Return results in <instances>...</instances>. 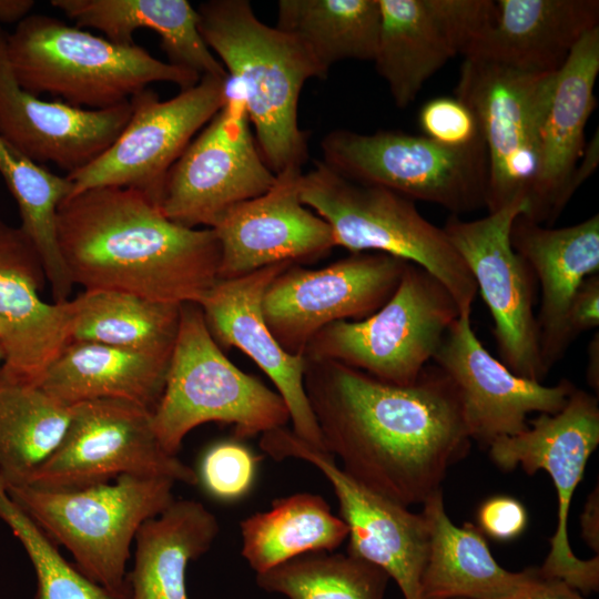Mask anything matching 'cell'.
<instances>
[{
    "mask_svg": "<svg viewBox=\"0 0 599 599\" xmlns=\"http://www.w3.org/2000/svg\"><path fill=\"white\" fill-rule=\"evenodd\" d=\"M305 359V393L324 448L369 490L405 507L423 504L468 455L458 392L437 365L399 386L337 362Z\"/></svg>",
    "mask_w": 599,
    "mask_h": 599,
    "instance_id": "6da1fadb",
    "label": "cell"
},
{
    "mask_svg": "<svg viewBox=\"0 0 599 599\" xmlns=\"http://www.w3.org/2000/svg\"><path fill=\"white\" fill-rule=\"evenodd\" d=\"M57 238L73 285L171 304H200L219 281L221 247L213 229L167 219L145 193L89 189L64 199Z\"/></svg>",
    "mask_w": 599,
    "mask_h": 599,
    "instance_id": "7a4b0ae2",
    "label": "cell"
},
{
    "mask_svg": "<svg viewBox=\"0 0 599 599\" xmlns=\"http://www.w3.org/2000/svg\"><path fill=\"white\" fill-rule=\"evenodd\" d=\"M196 11L202 38L243 99L267 166L274 174L303 166L301 91L307 80L327 74L300 40L262 22L246 0H209Z\"/></svg>",
    "mask_w": 599,
    "mask_h": 599,
    "instance_id": "3957f363",
    "label": "cell"
},
{
    "mask_svg": "<svg viewBox=\"0 0 599 599\" xmlns=\"http://www.w3.org/2000/svg\"><path fill=\"white\" fill-rule=\"evenodd\" d=\"M7 54L23 90L87 110L126 103L154 82L185 90L201 79L141 45L114 43L42 13H30L8 33Z\"/></svg>",
    "mask_w": 599,
    "mask_h": 599,
    "instance_id": "277c9868",
    "label": "cell"
},
{
    "mask_svg": "<svg viewBox=\"0 0 599 599\" xmlns=\"http://www.w3.org/2000/svg\"><path fill=\"white\" fill-rule=\"evenodd\" d=\"M300 197L329 225L336 246L386 253L420 266L446 287L459 316H471L477 286L470 271L443 227L427 221L413 200L353 182L323 161L302 174Z\"/></svg>",
    "mask_w": 599,
    "mask_h": 599,
    "instance_id": "5b68a950",
    "label": "cell"
},
{
    "mask_svg": "<svg viewBox=\"0 0 599 599\" xmlns=\"http://www.w3.org/2000/svg\"><path fill=\"white\" fill-rule=\"evenodd\" d=\"M234 426L238 438L285 427L290 414L277 392L237 368L212 337L201 307L181 305L179 332L163 394L152 413L153 430L173 456L195 427Z\"/></svg>",
    "mask_w": 599,
    "mask_h": 599,
    "instance_id": "8992f818",
    "label": "cell"
},
{
    "mask_svg": "<svg viewBox=\"0 0 599 599\" xmlns=\"http://www.w3.org/2000/svg\"><path fill=\"white\" fill-rule=\"evenodd\" d=\"M174 481L121 476L79 489L4 486L10 498L57 544L67 548L88 578L110 589L126 586L131 547L141 525L175 498Z\"/></svg>",
    "mask_w": 599,
    "mask_h": 599,
    "instance_id": "52a82bcc",
    "label": "cell"
},
{
    "mask_svg": "<svg viewBox=\"0 0 599 599\" xmlns=\"http://www.w3.org/2000/svg\"><path fill=\"white\" fill-rule=\"evenodd\" d=\"M458 316L446 287L429 272L408 262L396 291L378 311L362 321L325 326L309 341L303 355L407 386L434 358Z\"/></svg>",
    "mask_w": 599,
    "mask_h": 599,
    "instance_id": "ba28073f",
    "label": "cell"
},
{
    "mask_svg": "<svg viewBox=\"0 0 599 599\" xmlns=\"http://www.w3.org/2000/svg\"><path fill=\"white\" fill-rule=\"evenodd\" d=\"M323 162L344 177L388 189L456 214L485 206L488 159L484 140L460 149L399 131L334 130L322 141Z\"/></svg>",
    "mask_w": 599,
    "mask_h": 599,
    "instance_id": "9c48e42d",
    "label": "cell"
},
{
    "mask_svg": "<svg viewBox=\"0 0 599 599\" xmlns=\"http://www.w3.org/2000/svg\"><path fill=\"white\" fill-rule=\"evenodd\" d=\"M126 475L199 484L192 467L163 449L150 410L125 400L95 399L71 406L59 445L26 484L70 490Z\"/></svg>",
    "mask_w": 599,
    "mask_h": 599,
    "instance_id": "30bf717a",
    "label": "cell"
},
{
    "mask_svg": "<svg viewBox=\"0 0 599 599\" xmlns=\"http://www.w3.org/2000/svg\"><path fill=\"white\" fill-rule=\"evenodd\" d=\"M556 78L557 72H528L464 58L456 98L473 111L486 146L488 212L515 201L527 203Z\"/></svg>",
    "mask_w": 599,
    "mask_h": 599,
    "instance_id": "8fae6325",
    "label": "cell"
},
{
    "mask_svg": "<svg viewBox=\"0 0 599 599\" xmlns=\"http://www.w3.org/2000/svg\"><path fill=\"white\" fill-rule=\"evenodd\" d=\"M225 103L169 171L159 207L191 229H213L234 206L271 189L276 174L265 163L243 99L225 82Z\"/></svg>",
    "mask_w": 599,
    "mask_h": 599,
    "instance_id": "7c38bea8",
    "label": "cell"
},
{
    "mask_svg": "<svg viewBox=\"0 0 599 599\" xmlns=\"http://www.w3.org/2000/svg\"><path fill=\"white\" fill-rule=\"evenodd\" d=\"M528 428L495 440L489 457L502 471L521 467L528 475L542 469L557 491V528L539 568L546 578L564 581L582 595L599 589V557L579 559L568 538V516L589 457L599 445L598 397L577 387L555 414H540Z\"/></svg>",
    "mask_w": 599,
    "mask_h": 599,
    "instance_id": "4fadbf2b",
    "label": "cell"
},
{
    "mask_svg": "<svg viewBox=\"0 0 599 599\" xmlns=\"http://www.w3.org/2000/svg\"><path fill=\"white\" fill-rule=\"evenodd\" d=\"M226 78L201 77L165 101L149 88L132 97L131 116L115 141L89 165L67 174L70 195L93 187H130L159 205L169 171L224 105Z\"/></svg>",
    "mask_w": 599,
    "mask_h": 599,
    "instance_id": "5bb4252c",
    "label": "cell"
},
{
    "mask_svg": "<svg viewBox=\"0 0 599 599\" xmlns=\"http://www.w3.org/2000/svg\"><path fill=\"white\" fill-rule=\"evenodd\" d=\"M407 263L386 253L358 252L316 270L292 264L265 291L264 321L285 352L303 355L325 326L362 321L378 311L396 291Z\"/></svg>",
    "mask_w": 599,
    "mask_h": 599,
    "instance_id": "9a60e30c",
    "label": "cell"
},
{
    "mask_svg": "<svg viewBox=\"0 0 599 599\" xmlns=\"http://www.w3.org/2000/svg\"><path fill=\"white\" fill-rule=\"evenodd\" d=\"M526 209L525 201H515L478 220L453 215L443 230L490 311L500 362L516 375L541 383L546 374L535 313L537 281L509 238L515 219Z\"/></svg>",
    "mask_w": 599,
    "mask_h": 599,
    "instance_id": "2e32d148",
    "label": "cell"
},
{
    "mask_svg": "<svg viewBox=\"0 0 599 599\" xmlns=\"http://www.w3.org/2000/svg\"><path fill=\"white\" fill-rule=\"evenodd\" d=\"M261 449L275 460L311 464L331 484L339 517L348 528L346 552L383 569L404 599H422L429 532L425 517L385 498L348 476L325 450L281 427L261 436Z\"/></svg>",
    "mask_w": 599,
    "mask_h": 599,
    "instance_id": "e0dca14e",
    "label": "cell"
},
{
    "mask_svg": "<svg viewBox=\"0 0 599 599\" xmlns=\"http://www.w3.org/2000/svg\"><path fill=\"white\" fill-rule=\"evenodd\" d=\"M433 361L458 392L471 440L487 448L526 430L530 413H558L576 388L565 378L546 386L512 373L484 347L468 315L451 324Z\"/></svg>",
    "mask_w": 599,
    "mask_h": 599,
    "instance_id": "ac0fdd59",
    "label": "cell"
},
{
    "mask_svg": "<svg viewBox=\"0 0 599 599\" xmlns=\"http://www.w3.org/2000/svg\"><path fill=\"white\" fill-rule=\"evenodd\" d=\"M380 27L374 58L395 104L409 105L425 82L496 14L489 0H378Z\"/></svg>",
    "mask_w": 599,
    "mask_h": 599,
    "instance_id": "d6986e66",
    "label": "cell"
},
{
    "mask_svg": "<svg viewBox=\"0 0 599 599\" xmlns=\"http://www.w3.org/2000/svg\"><path fill=\"white\" fill-rule=\"evenodd\" d=\"M302 174V166L276 174L268 191L234 206L213 227L221 247L219 280L316 261L336 246L329 225L301 202Z\"/></svg>",
    "mask_w": 599,
    "mask_h": 599,
    "instance_id": "ffe728a7",
    "label": "cell"
},
{
    "mask_svg": "<svg viewBox=\"0 0 599 599\" xmlns=\"http://www.w3.org/2000/svg\"><path fill=\"white\" fill-rule=\"evenodd\" d=\"M599 73V27L588 31L557 72L541 125L538 163L522 216L549 226L557 221L577 189L593 173L581 161L585 130L596 108Z\"/></svg>",
    "mask_w": 599,
    "mask_h": 599,
    "instance_id": "44dd1931",
    "label": "cell"
},
{
    "mask_svg": "<svg viewBox=\"0 0 599 599\" xmlns=\"http://www.w3.org/2000/svg\"><path fill=\"white\" fill-rule=\"evenodd\" d=\"M7 38L0 26V136L38 164L52 163L67 174L85 167L122 132L131 116L130 101L87 110L29 93L11 71Z\"/></svg>",
    "mask_w": 599,
    "mask_h": 599,
    "instance_id": "7402d4cb",
    "label": "cell"
},
{
    "mask_svg": "<svg viewBox=\"0 0 599 599\" xmlns=\"http://www.w3.org/2000/svg\"><path fill=\"white\" fill-rule=\"evenodd\" d=\"M292 264L284 262L236 278L219 280L199 306L217 345L238 348L274 383L287 406L293 433L325 450L305 393L306 359L304 355H292L281 347L262 313L266 288Z\"/></svg>",
    "mask_w": 599,
    "mask_h": 599,
    "instance_id": "603a6c76",
    "label": "cell"
},
{
    "mask_svg": "<svg viewBox=\"0 0 599 599\" xmlns=\"http://www.w3.org/2000/svg\"><path fill=\"white\" fill-rule=\"evenodd\" d=\"M43 262L20 229L0 219V319L8 336L1 368L39 384L45 369L70 342L67 302L47 303Z\"/></svg>",
    "mask_w": 599,
    "mask_h": 599,
    "instance_id": "cb8c5ba5",
    "label": "cell"
},
{
    "mask_svg": "<svg viewBox=\"0 0 599 599\" xmlns=\"http://www.w3.org/2000/svg\"><path fill=\"white\" fill-rule=\"evenodd\" d=\"M509 238L540 285L536 321L547 376L571 344L567 315L573 295L585 278L599 273V215L555 229L520 214L511 225Z\"/></svg>",
    "mask_w": 599,
    "mask_h": 599,
    "instance_id": "d4e9b609",
    "label": "cell"
},
{
    "mask_svg": "<svg viewBox=\"0 0 599 599\" xmlns=\"http://www.w3.org/2000/svg\"><path fill=\"white\" fill-rule=\"evenodd\" d=\"M495 2V18L471 40L464 58L528 72L555 73L579 40L599 27L597 0Z\"/></svg>",
    "mask_w": 599,
    "mask_h": 599,
    "instance_id": "484cf974",
    "label": "cell"
},
{
    "mask_svg": "<svg viewBox=\"0 0 599 599\" xmlns=\"http://www.w3.org/2000/svg\"><path fill=\"white\" fill-rule=\"evenodd\" d=\"M422 505L429 532L422 599H501L546 580L539 568L514 572L501 567L477 526L450 520L441 489Z\"/></svg>",
    "mask_w": 599,
    "mask_h": 599,
    "instance_id": "4316f807",
    "label": "cell"
},
{
    "mask_svg": "<svg viewBox=\"0 0 599 599\" xmlns=\"http://www.w3.org/2000/svg\"><path fill=\"white\" fill-rule=\"evenodd\" d=\"M170 361L94 342L71 341L48 366L39 385L68 406L120 399L153 413L164 390Z\"/></svg>",
    "mask_w": 599,
    "mask_h": 599,
    "instance_id": "83f0119b",
    "label": "cell"
},
{
    "mask_svg": "<svg viewBox=\"0 0 599 599\" xmlns=\"http://www.w3.org/2000/svg\"><path fill=\"white\" fill-rule=\"evenodd\" d=\"M50 3L75 27L99 30L114 43L134 44L133 33L149 29L160 37L169 63L200 77H227L202 38L196 9L186 0H51Z\"/></svg>",
    "mask_w": 599,
    "mask_h": 599,
    "instance_id": "f1b7e54d",
    "label": "cell"
},
{
    "mask_svg": "<svg viewBox=\"0 0 599 599\" xmlns=\"http://www.w3.org/2000/svg\"><path fill=\"white\" fill-rule=\"evenodd\" d=\"M220 532L216 517L202 502L174 499L145 520L134 538L130 599H190L186 569L207 552Z\"/></svg>",
    "mask_w": 599,
    "mask_h": 599,
    "instance_id": "f546056e",
    "label": "cell"
},
{
    "mask_svg": "<svg viewBox=\"0 0 599 599\" xmlns=\"http://www.w3.org/2000/svg\"><path fill=\"white\" fill-rule=\"evenodd\" d=\"M69 338L171 359L181 305L113 291H83L67 301Z\"/></svg>",
    "mask_w": 599,
    "mask_h": 599,
    "instance_id": "4dcf8cb0",
    "label": "cell"
},
{
    "mask_svg": "<svg viewBox=\"0 0 599 599\" xmlns=\"http://www.w3.org/2000/svg\"><path fill=\"white\" fill-rule=\"evenodd\" d=\"M241 555L255 573L307 554L332 552L348 537L343 519L319 495L281 497L240 522Z\"/></svg>",
    "mask_w": 599,
    "mask_h": 599,
    "instance_id": "1f68e13d",
    "label": "cell"
},
{
    "mask_svg": "<svg viewBox=\"0 0 599 599\" xmlns=\"http://www.w3.org/2000/svg\"><path fill=\"white\" fill-rule=\"evenodd\" d=\"M70 416L71 406L0 367V478L4 486L29 480L59 445Z\"/></svg>",
    "mask_w": 599,
    "mask_h": 599,
    "instance_id": "d6a6232c",
    "label": "cell"
},
{
    "mask_svg": "<svg viewBox=\"0 0 599 599\" xmlns=\"http://www.w3.org/2000/svg\"><path fill=\"white\" fill-rule=\"evenodd\" d=\"M378 0H280L276 28L300 40L327 74L343 60L374 61Z\"/></svg>",
    "mask_w": 599,
    "mask_h": 599,
    "instance_id": "836d02e7",
    "label": "cell"
},
{
    "mask_svg": "<svg viewBox=\"0 0 599 599\" xmlns=\"http://www.w3.org/2000/svg\"><path fill=\"white\" fill-rule=\"evenodd\" d=\"M0 175L17 202L20 229L43 262L54 303L70 300L73 283L57 238V212L72 192V183L38 164L0 136Z\"/></svg>",
    "mask_w": 599,
    "mask_h": 599,
    "instance_id": "e575fe53",
    "label": "cell"
},
{
    "mask_svg": "<svg viewBox=\"0 0 599 599\" xmlns=\"http://www.w3.org/2000/svg\"><path fill=\"white\" fill-rule=\"evenodd\" d=\"M390 578L349 554H307L256 573V585L287 599H384Z\"/></svg>",
    "mask_w": 599,
    "mask_h": 599,
    "instance_id": "d590c367",
    "label": "cell"
},
{
    "mask_svg": "<svg viewBox=\"0 0 599 599\" xmlns=\"http://www.w3.org/2000/svg\"><path fill=\"white\" fill-rule=\"evenodd\" d=\"M0 519L23 546L35 573L34 599H130L129 582L110 589L69 562L58 545L10 498L0 478Z\"/></svg>",
    "mask_w": 599,
    "mask_h": 599,
    "instance_id": "8d00e7d4",
    "label": "cell"
},
{
    "mask_svg": "<svg viewBox=\"0 0 599 599\" xmlns=\"http://www.w3.org/2000/svg\"><path fill=\"white\" fill-rule=\"evenodd\" d=\"M257 463L258 457L242 444L217 443L203 455L199 483L217 499L236 500L251 489Z\"/></svg>",
    "mask_w": 599,
    "mask_h": 599,
    "instance_id": "74e56055",
    "label": "cell"
},
{
    "mask_svg": "<svg viewBox=\"0 0 599 599\" xmlns=\"http://www.w3.org/2000/svg\"><path fill=\"white\" fill-rule=\"evenodd\" d=\"M418 123L426 138L454 149L483 139L473 111L456 97L427 101L419 111Z\"/></svg>",
    "mask_w": 599,
    "mask_h": 599,
    "instance_id": "f35d334b",
    "label": "cell"
},
{
    "mask_svg": "<svg viewBox=\"0 0 599 599\" xmlns=\"http://www.w3.org/2000/svg\"><path fill=\"white\" fill-rule=\"evenodd\" d=\"M479 530L498 541L518 538L526 529L528 515L525 506L516 498L496 495L487 498L478 508Z\"/></svg>",
    "mask_w": 599,
    "mask_h": 599,
    "instance_id": "ab89813d",
    "label": "cell"
},
{
    "mask_svg": "<svg viewBox=\"0 0 599 599\" xmlns=\"http://www.w3.org/2000/svg\"><path fill=\"white\" fill-rule=\"evenodd\" d=\"M599 325V273L582 281L573 295L568 315L567 331L571 342L581 333Z\"/></svg>",
    "mask_w": 599,
    "mask_h": 599,
    "instance_id": "60d3db41",
    "label": "cell"
},
{
    "mask_svg": "<svg viewBox=\"0 0 599 599\" xmlns=\"http://www.w3.org/2000/svg\"><path fill=\"white\" fill-rule=\"evenodd\" d=\"M581 536L591 550L599 552V487L588 495L580 517Z\"/></svg>",
    "mask_w": 599,
    "mask_h": 599,
    "instance_id": "b9f144b4",
    "label": "cell"
},
{
    "mask_svg": "<svg viewBox=\"0 0 599 599\" xmlns=\"http://www.w3.org/2000/svg\"><path fill=\"white\" fill-rule=\"evenodd\" d=\"M501 599H586L582 593L569 587L564 581L546 578V580L530 590Z\"/></svg>",
    "mask_w": 599,
    "mask_h": 599,
    "instance_id": "7bdbcfd3",
    "label": "cell"
},
{
    "mask_svg": "<svg viewBox=\"0 0 599 599\" xmlns=\"http://www.w3.org/2000/svg\"><path fill=\"white\" fill-rule=\"evenodd\" d=\"M33 0H0V23L17 24L30 14Z\"/></svg>",
    "mask_w": 599,
    "mask_h": 599,
    "instance_id": "ee69618b",
    "label": "cell"
},
{
    "mask_svg": "<svg viewBox=\"0 0 599 599\" xmlns=\"http://www.w3.org/2000/svg\"><path fill=\"white\" fill-rule=\"evenodd\" d=\"M586 379L589 386L599 392V335L596 333L587 348Z\"/></svg>",
    "mask_w": 599,
    "mask_h": 599,
    "instance_id": "f6af8a7d",
    "label": "cell"
},
{
    "mask_svg": "<svg viewBox=\"0 0 599 599\" xmlns=\"http://www.w3.org/2000/svg\"><path fill=\"white\" fill-rule=\"evenodd\" d=\"M7 336H8L7 327L4 323L0 319V343L2 346L7 341Z\"/></svg>",
    "mask_w": 599,
    "mask_h": 599,
    "instance_id": "bcb514c9",
    "label": "cell"
},
{
    "mask_svg": "<svg viewBox=\"0 0 599 599\" xmlns=\"http://www.w3.org/2000/svg\"><path fill=\"white\" fill-rule=\"evenodd\" d=\"M3 361H4V349H3V346L0 343V362H3Z\"/></svg>",
    "mask_w": 599,
    "mask_h": 599,
    "instance_id": "7dc6e473",
    "label": "cell"
}]
</instances>
